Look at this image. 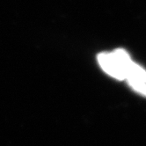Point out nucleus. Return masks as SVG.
<instances>
[{
    "mask_svg": "<svg viewBox=\"0 0 146 146\" xmlns=\"http://www.w3.org/2000/svg\"><path fill=\"white\" fill-rule=\"evenodd\" d=\"M98 61L104 70L117 79L127 78L133 62L127 52L122 49H116L113 53H101L98 56Z\"/></svg>",
    "mask_w": 146,
    "mask_h": 146,
    "instance_id": "obj_1",
    "label": "nucleus"
},
{
    "mask_svg": "<svg viewBox=\"0 0 146 146\" xmlns=\"http://www.w3.org/2000/svg\"><path fill=\"white\" fill-rule=\"evenodd\" d=\"M134 90L146 96V71L139 65H130L126 78Z\"/></svg>",
    "mask_w": 146,
    "mask_h": 146,
    "instance_id": "obj_2",
    "label": "nucleus"
}]
</instances>
